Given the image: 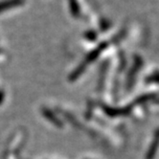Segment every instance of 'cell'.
<instances>
[{"label":"cell","instance_id":"cell-3","mask_svg":"<svg viewBox=\"0 0 159 159\" xmlns=\"http://www.w3.org/2000/svg\"><path fill=\"white\" fill-rule=\"evenodd\" d=\"M42 112H43L44 116L46 117L49 121H51L55 125V126H57V127H61V123L53 115V113L51 111H49L48 109H43Z\"/></svg>","mask_w":159,"mask_h":159},{"label":"cell","instance_id":"cell-5","mask_svg":"<svg viewBox=\"0 0 159 159\" xmlns=\"http://www.w3.org/2000/svg\"><path fill=\"white\" fill-rule=\"evenodd\" d=\"M3 97H4L3 93H2V92H0V102H1V101L3 100Z\"/></svg>","mask_w":159,"mask_h":159},{"label":"cell","instance_id":"cell-1","mask_svg":"<svg viewBox=\"0 0 159 159\" xmlns=\"http://www.w3.org/2000/svg\"><path fill=\"white\" fill-rule=\"evenodd\" d=\"M158 147H159V137L155 136V138L153 139L152 143L151 144V147L149 151L147 152V155H146V159H152L158 150Z\"/></svg>","mask_w":159,"mask_h":159},{"label":"cell","instance_id":"cell-2","mask_svg":"<svg viewBox=\"0 0 159 159\" xmlns=\"http://www.w3.org/2000/svg\"><path fill=\"white\" fill-rule=\"evenodd\" d=\"M24 0H6L3 3H0V12H3L6 9L13 8L23 4Z\"/></svg>","mask_w":159,"mask_h":159},{"label":"cell","instance_id":"cell-6","mask_svg":"<svg viewBox=\"0 0 159 159\" xmlns=\"http://www.w3.org/2000/svg\"><path fill=\"white\" fill-rule=\"evenodd\" d=\"M155 136H157V137H159V129H157L155 131Z\"/></svg>","mask_w":159,"mask_h":159},{"label":"cell","instance_id":"cell-4","mask_svg":"<svg viewBox=\"0 0 159 159\" xmlns=\"http://www.w3.org/2000/svg\"><path fill=\"white\" fill-rule=\"evenodd\" d=\"M147 83H159V74H153L146 79Z\"/></svg>","mask_w":159,"mask_h":159}]
</instances>
